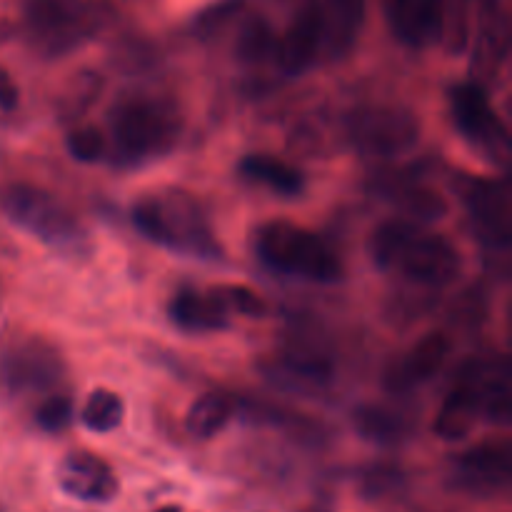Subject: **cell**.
<instances>
[{"instance_id": "obj_20", "label": "cell", "mask_w": 512, "mask_h": 512, "mask_svg": "<svg viewBox=\"0 0 512 512\" xmlns=\"http://www.w3.org/2000/svg\"><path fill=\"white\" fill-rule=\"evenodd\" d=\"M353 425L365 440L378 445H398L413 433V420L388 405H363L353 413Z\"/></svg>"}, {"instance_id": "obj_32", "label": "cell", "mask_w": 512, "mask_h": 512, "mask_svg": "<svg viewBox=\"0 0 512 512\" xmlns=\"http://www.w3.org/2000/svg\"><path fill=\"white\" fill-rule=\"evenodd\" d=\"M155 512H183L178 508V505H165V508H160V510H155Z\"/></svg>"}, {"instance_id": "obj_14", "label": "cell", "mask_w": 512, "mask_h": 512, "mask_svg": "<svg viewBox=\"0 0 512 512\" xmlns=\"http://www.w3.org/2000/svg\"><path fill=\"white\" fill-rule=\"evenodd\" d=\"M323 58V35H320V23L315 18L313 8L305 0L295 13L293 23L288 25L283 35L275 40V63L288 75H300L313 68Z\"/></svg>"}, {"instance_id": "obj_5", "label": "cell", "mask_w": 512, "mask_h": 512, "mask_svg": "<svg viewBox=\"0 0 512 512\" xmlns=\"http://www.w3.org/2000/svg\"><path fill=\"white\" fill-rule=\"evenodd\" d=\"M0 210L10 223L28 230L43 243L55 248H73L83 240L78 218L48 190L28 183H13L0 193Z\"/></svg>"}, {"instance_id": "obj_23", "label": "cell", "mask_w": 512, "mask_h": 512, "mask_svg": "<svg viewBox=\"0 0 512 512\" xmlns=\"http://www.w3.org/2000/svg\"><path fill=\"white\" fill-rule=\"evenodd\" d=\"M240 173L248 180H253V183L265 185V188H270L273 193L280 195H298L305 185L303 173H300L298 168H293V165L285 163V160L263 153L243 158Z\"/></svg>"}, {"instance_id": "obj_19", "label": "cell", "mask_w": 512, "mask_h": 512, "mask_svg": "<svg viewBox=\"0 0 512 512\" xmlns=\"http://www.w3.org/2000/svg\"><path fill=\"white\" fill-rule=\"evenodd\" d=\"M480 418V403L478 395L473 393L468 383L460 380L450 395L445 398V403L440 405L438 418L433 423V433L438 435L440 440H463L473 433L475 423Z\"/></svg>"}, {"instance_id": "obj_2", "label": "cell", "mask_w": 512, "mask_h": 512, "mask_svg": "<svg viewBox=\"0 0 512 512\" xmlns=\"http://www.w3.org/2000/svg\"><path fill=\"white\" fill-rule=\"evenodd\" d=\"M133 225L143 238L173 253L215 260L223 255L208 213L183 190L150 193L133 205Z\"/></svg>"}, {"instance_id": "obj_27", "label": "cell", "mask_w": 512, "mask_h": 512, "mask_svg": "<svg viewBox=\"0 0 512 512\" xmlns=\"http://www.w3.org/2000/svg\"><path fill=\"white\" fill-rule=\"evenodd\" d=\"M275 40H278V35L270 30V25L265 23V20L255 18L240 30L235 50H238V58L243 60V63L258 65L263 63V60L275 58Z\"/></svg>"}, {"instance_id": "obj_24", "label": "cell", "mask_w": 512, "mask_h": 512, "mask_svg": "<svg viewBox=\"0 0 512 512\" xmlns=\"http://www.w3.org/2000/svg\"><path fill=\"white\" fill-rule=\"evenodd\" d=\"M235 413V405L228 395L223 393H205L190 405L185 415V428L193 438L210 440L230 423Z\"/></svg>"}, {"instance_id": "obj_17", "label": "cell", "mask_w": 512, "mask_h": 512, "mask_svg": "<svg viewBox=\"0 0 512 512\" xmlns=\"http://www.w3.org/2000/svg\"><path fill=\"white\" fill-rule=\"evenodd\" d=\"M323 35V58H343L350 53L365 20L368 0H308Z\"/></svg>"}, {"instance_id": "obj_11", "label": "cell", "mask_w": 512, "mask_h": 512, "mask_svg": "<svg viewBox=\"0 0 512 512\" xmlns=\"http://www.w3.org/2000/svg\"><path fill=\"white\" fill-rule=\"evenodd\" d=\"M58 488L80 503H110L118 495L120 483L113 468L93 453H70L55 470Z\"/></svg>"}, {"instance_id": "obj_29", "label": "cell", "mask_w": 512, "mask_h": 512, "mask_svg": "<svg viewBox=\"0 0 512 512\" xmlns=\"http://www.w3.org/2000/svg\"><path fill=\"white\" fill-rule=\"evenodd\" d=\"M65 145L78 163H98L108 153V140L93 125H78V128L70 130Z\"/></svg>"}, {"instance_id": "obj_3", "label": "cell", "mask_w": 512, "mask_h": 512, "mask_svg": "<svg viewBox=\"0 0 512 512\" xmlns=\"http://www.w3.org/2000/svg\"><path fill=\"white\" fill-rule=\"evenodd\" d=\"M183 130L180 110L168 95H123L110 110L115 155L125 163L160 158L175 148Z\"/></svg>"}, {"instance_id": "obj_4", "label": "cell", "mask_w": 512, "mask_h": 512, "mask_svg": "<svg viewBox=\"0 0 512 512\" xmlns=\"http://www.w3.org/2000/svg\"><path fill=\"white\" fill-rule=\"evenodd\" d=\"M253 245L258 258L278 273L313 283H338L343 278L338 253L320 235L290 220H270L260 225L253 235Z\"/></svg>"}, {"instance_id": "obj_18", "label": "cell", "mask_w": 512, "mask_h": 512, "mask_svg": "<svg viewBox=\"0 0 512 512\" xmlns=\"http://www.w3.org/2000/svg\"><path fill=\"white\" fill-rule=\"evenodd\" d=\"M225 305L220 303L213 290H180L170 303V320L185 333H215L228 328L230 318Z\"/></svg>"}, {"instance_id": "obj_1", "label": "cell", "mask_w": 512, "mask_h": 512, "mask_svg": "<svg viewBox=\"0 0 512 512\" xmlns=\"http://www.w3.org/2000/svg\"><path fill=\"white\" fill-rule=\"evenodd\" d=\"M370 255L383 270H398L405 280L425 288H445L463 270L460 250L443 235L410 220H385L370 235Z\"/></svg>"}, {"instance_id": "obj_26", "label": "cell", "mask_w": 512, "mask_h": 512, "mask_svg": "<svg viewBox=\"0 0 512 512\" xmlns=\"http://www.w3.org/2000/svg\"><path fill=\"white\" fill-rule=\"evenodd\" d=\"M283 370L305 385H325L333 378V363L325 355L308 348H290L283 355Z\"/></svg>"}, {"instance_id": "obj_7", "label": "cell", "mask_w": 512, "mask_h": 512, "mask_svg": "<svg viewBox=\"0 0 512 512\" xmlns=\"http://www.w3.org/2000/svg\"><path fill=\"white\" fill-rule=\"evenodd\" d=\"M103 13V0H33L28 10L30 33L43 53H68L100 28Z\"/></svg>"}, {"instance_id": "obj_10", "label": "cell", "mask_w": 512, "mask_h": 512, "mask_svg": "<svg viewBox=\"0 0 512 512\" xmlns=\"http://www.w3.org/2000/svg\"><path fill=\"white\" fill-rule=\"evenodd\" d=\"M512 450L508 443H483L453 460V485L468 495L493 498L508 490Z\"/></svg>"}, {"instance_id": "obj_25", "label": "cell", "mask_w": 512, "mask_h": 512, "mask_svg": "<svg viewBox=\"0 0 512 512\" xmlns=\"http://www.w3.org/2000/svg\"><path fill=\"white\" fill-rule=\"evenodd\" d=\"M80 418H83L85 428L93 430V433H113V430L123 423L125 405L118 393L98 388L90 393L88 400H85Z\"/></svg>"}, {"instance_id": "obj_28", "label": "cell", "mask_w": 512, "mask_h": 512, "mask_svg": "<svg viewBox=\"0 0 512 512\" xmlns=\"http://www.w3.org/2000/svg\"><path fill=\"white\" fill-rule=\"evenodd\" d=\"M213 293L218 295L228 313L243 315V318H265L268 315V303L263 300V295L245 288V285H220V288H213Z\"/></svg>"}, {"instance_id": "obj_8", "label": "cell", "mask_w": 512, "mask_h": 512, "mask_svg": "<svg viewBox=\"0 0 512 512\" xmlns=\"http://www.w3.org/2000/svg\"><path fill=\"white\" fill-rule=\"evenodd\" d=\"M450 115H453L455 128L463 138L478 150H483L490 160L505 165L510 155V135L503 120L490 105L488 93L478 83L455 85L450 90Z\"/></svg>"}, {"instance_id": "obj_16", "label": "cell", "mask_w": 512, "mask_h": 512, "mask_svg": "<svg viewBox=\"0 0 512 512\" xmlns=\"http://www.w3.org/2000/svg\"><path fill=\"white\" fill-rule=\"evenodd\" d=\"M63 375V358L45 340H25L5 358V378L18 390H38L58 383Z\"/></svg>"}, {"instance_id": "obj_21", "label": "cell", "mask_w": 512, "mask_h": 512, "mask_svg": "<svg viewBox=\"0 0 512 512\" xmlns=\"http://www.w3.org/2000/svg\"><path fill=\"white\" fill-rule=\"evenodd\" d=\"M508 40V18L498 5L488 3L480 20L478 40H475V70L490 78V73H495L508 55Z\"/></svg>"}, {"instance_id": "obj_13", "label": "cell", "mask_w": 512, "mask_h": 512, "mask_svg": "<svg viewBox=\"0 0 512 512\" xmlns=\"http://www.w3.org/2000/svg\"><path fill=\"white\" fill-rule=\"evenodd\" d=\"M383 13L395 38L408 48H430L443 38V0H383Z\"/></svg>"}, {"instance_id": "obj_9", "label": "cell", "mask_w": 512, "mask_h": 512, "mask_svg": "<svg viewBox=\"0 0 512 512\" xmlns=\"http://www.w3.org/2000/svg\"><path fill=\"white\" fill-rule=\"evenodd\" d=\"M460 200L468 208L475 233L490 245V248H510L512 238V198L505 180L473 178L465 175L455 183Z\"/></svg>"}, {"instance_id": "obj_31", "label": "cell", "mask_w": 512, "mask_h": 512, "mask_svg": "<svg viewBox=\"0 0 512 512\" xmlns=\"http://www.w3.org/2000/svg\"><path fill=\"white\" fill-rule=\"evenodd\" d=\"M18 105V88H15L13 78L0 68V108L13 110Z\"/></svg>"}, {"instance_id": "obj_22", "label": "cell", "mask_w": 512, "mask_h": 512, "mask_svg": "<svg viewBox=\"0 0 512 512\" xmlns=\"http://www.w3.org/2000/svg\"><path fill=\"white\" fill-rule=\"evenodd\" d=\"M385 193L393 198L400 213L413 218V223H438L450 213L448 198L438 188H430V185L400 183L395 188L390 185Z\"/></svg>"}, {"instance_id": "obj_6", "label": "cell", "mask_w": 512, "mask_h": 512, "mask_svg": "<svg viewBox=\"0 0 512 512\" xmlns=\"http://www.w3.org/2000/svg\"><path fill=\"white\" fill-rule=\"evenodd\" d=\"M345 135L358 153L400 158L420 143V120L403 105H363L345 118Z\"/></svg>"}, {"instance_id": "obj_12", "label": "cell", "mask_w": 512, "mask_h": 512, "mask_svg": "<svg viewBox=\"0 0 512 512\" xmlns=\"http://www.w3.org/2000/svg\"><path fill=\"white\" fill-rule=\"evenodd\" d=\"M450 338L440 330L435 333L423 335L408 353L403 355L400 360H395L388 370H385V388L388 393L403 395L410 393V390L420 388L423 383L433 380L435 375L443 370L445 360L450 355Z\"/></svg>"}, {"instance_id": "obj_30", "label": "cell", "mask_w": 512, "mask_h": 512, "mask_svg": "<svg viewBox=\"0 0 512 512\" xmlns=\"http://www.w3.org/2000/svg\"><path fill=\"white\" fill-rule=\"evenodd\" d=\"M35 420L45 433H60L73 420V403L63 395H53L35 410Z\"/></svg>"}, {"instance_id": "obj_15", "label": "cell", "mask_w": 512, "mask_h": 512, "mask_svg": "<svg viewBox=\"0 0 512 512\" xmlns=\"http://www.w3.org/2000/svg\"><path fill=\"white\" fill-rule=\"evenodd\" d=\"M473 388L480 403V418L495 425H508L512 415L510 368L505 360H475L460 375Z\"/></svg>"}]
</instances>
